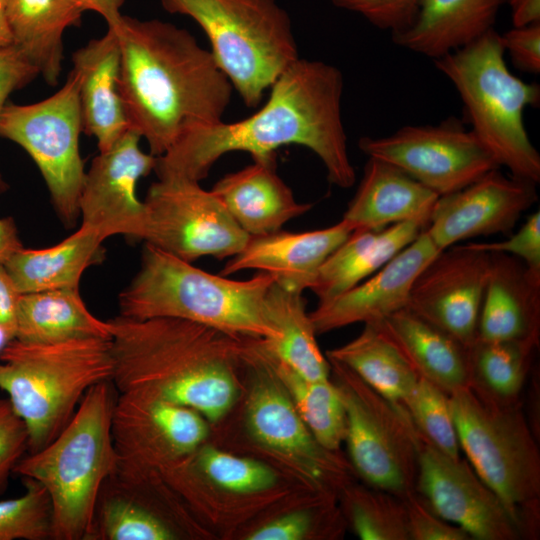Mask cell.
I'll use <instances>...</instances> for the list:
<instances>
[{"label": "cell", "mask_w": 540, "mask_h": 540, "mask_svg": "<svg viewBox=\"0 0 540 540\" xmlns=\"http://www.w3.org/2000/svg\"><path fill=\"white\" fill-rule=\"evenodd\" d=\"M114 392L111 381L92 386L62 431L14 468L46 489L53 540H88L101 486L118 466L111 432Z\"/></svg>", "instance_id": "5b68a950"}, {"label": "cell", "mask_w": 540, "mask_h": 540, "mask_svg": "<svg viewBox=\"0 0 540 540\" xmlns=\"http://www.w3.org/2000/svg\"><path fill=\"white\" fill-rule=\"evenodd\" d=\"M266 304L277 335L273 338L248 337L251 347L307 380L330 379V363L317 344V334L302 293L287 290L274 282Z\"/></svg>", "instance_id": "f1b7e54d"}, {"label": "cell", "mask_w": 540, "mask_h": 540, "mask_svg": "<svg viewBox=\"0 0 540 540\" xmlns=\"http://www.w3.org/2000/svg\"><path fill=\"white\" fill-rule=\"evenodd\" d=\"M192 468L223 490L233 493L265 491L276 483V474L267 465L235 456L210 446L193 454Z\"/></svg>", "instance_id": "74e56055"}, {"label": "cell", "mask_w": 540, "mask_h": 540, "mask_svg": "<svg viewBox=\"0 0 540 540\" xmlns=\"http://www.w3.org/2000/svg\"><path fill=\"white\" fill-rule=\"evenodd\" d=\"M536 186L494 169L458 191L439 196L426 232L440 250L471 238L508 233L537 202Z\"/></svg>", "instance_id": "ac0fdd59"}, {"label": "cell", "mask_w": 540, "mask_h": 540, "mask_svg": "<svg viewBox=\"0 0 540 540\" xmlns=\"http://www.w3.org/2000/svg\"><path fill=\"white\" fill-rule=\"evenodd\" d=\"M82 131L79 75L74 69L49 98L29 105L6 103L0 115V137L17 143L33 159L67 227L80 216L86 173L79 150Z\"/></svg>", "instance_id": "8fae6325"}, {"label": "cell", "mask_w": 540, "mask_h": 540, "mask_svg": "<svg viewBox=\"0 0 540 540\" xmlns=\"http://www.w3.org/2000/svg\"><path fill=\"white\" fill-rule=\"evenodd\" d=\"M438 197L392 164L368 157L361 182L342 219L354 230H380L412 220L429 222Z\"/></svg>", "instance_id": "484cf974"}, {"label": "cell", "mask_w": 540, "mask_h": 540, "mask_svg": "<svg viewBox=\"0 0 540 540\" xmlns=\"http://www.w3.org/2000/svg\"><path fill=\"white\" fill-rule=\"evenodd\" d=\"M511 9L513 26L540 22V0H505Z\"/></svg>", "instance_id": "c3c4849f"}, {"label": "cell", "mask_w": 540, "mask_h": 540, "mask_svg": "<svg viewBox=\"0 0 540 540\" xmlns=\"http://www.w3.org/2000/svg\"><path fill=\"white\" fill-rule=\"evenodd\" d=\"M158 472L117 469L101 486L88 540H174L178 527L153 505Z\"/></svg>", "instance_id": "7402d4cb"}, {"label": "cell", "mask_w": 540, "mask_h": 540, "mask_svg": "<svg viewBox=\"0 0 540 540\" xmlns=\"http://www.w3.org/2000/svg\"><path fill=\"white\" fill-rule=\"evenodd\" d=\"M538 344L533 340L485 341L476 337L468 348L472 380L496 398L515 400Z\"/></svg>", "instance_id": "e575fe53"}, {"label": "cell", "mask_w": 540, "mask_h": 540, "mask_svg": "<svg viewBox=\"0 0 540 540\" xmlns=\"http://www.w3.org/2000/svg\"><path fill=\"white\" fill-rule=\"evenodd\" d=\"M490 255L477 337L485 341L539 342L540 272L512 255Z\"/></svg>", "instance_id": "44dd1931"}, {"label": "cell", "mask_w": 540, "mask_h": 540, "mask_svg": "<svg viewBox=\"0 0 540 540\" xmlns=\"http://www.w3.org/2000/svg\"><path fill=\"white\" fill-rule=\"evenodd\" d=\"M111 339L56 343L12 339L0 351V389L28 432V451L49 444L74 415L86 392L111 381Z\"/></svg>", "instance_id": "8992f818"}, {"label": "cell", "mask_w": 540, "mask_h": 540, "mask_svg": "<svg viewBox=\"0 0 540 540\" xmlns=\"http://www.w3.org/2000/svg\"><path fill=\"white\" fill-rule=\"evenodd\" d=\"M22 247L14 220L11 217L0 218V263L4 264Z\"/></svg>", "instance_id": "f907efd6"}, {"label": "cell", "mask_w": 540, "mask_h": 540, "mask_svg": "<svg viewBox=\"0 0 540 540\" xmlns=\"http://www.w3.org/2000/svg\"><path fill=\"white\" fill-rule=\"evenodd\" d=\"M358 146L368 157L392 164L438 196L500 168L475 133L456 119L407 125L385 137H362Z\"/></svg>", "instance_id": "4fadbf2b"}, {"label": "cell", "mask_w": 540, "mask_h": 540, "mask_svg": "<svg viewBox=\"0 0 540 540\" xmlns=\"http://www.w3.org/2000/svg\"><path fill=\"white\" fill-rule=\"evenodd\" d=\"M347 514L362 540H410L402 498L370 486L345 490Z\"/></svg>", "instance_id": "d590c367"}, {"label": "cell", "mask_w": 540, "mask_h": 540, "mask_svg": "<svg viewBox=\"0 0 540 540\" xmlns=\"http://www.w3.org/2000/svg\"><path fill=\"white\" fill-rule=\"evenodd\" d=\"M275 158L253 159L252 164L223 176L211 189L249 236L281 230L312 207L295 199L276 172Z\"/></svg>", "instance_id": "cb8c5ba5"}, {"label": "cell", "mask_w": 540, "mask_h": 540, "mask_svg": "<svg viewBox=\"0 0 540 540\" xmlns=\"http://www.w3.org/2000/svg\"><path fill=\"white\" fill-rule=\"evenodd\" d=\"M441 250L426 228L370 277L309 312L316 334L355 323H375L406 308L412 285Z\"/></svg>", "instance_id": "d6986e66"}, {"label": "cell", "mask_w": 540, "mask_h": 540, "mask_svg": "<svg viewBox=\"0 0 540 540\" xmlns=\"http://www.w3.org/2000/svg\"><path fill=\"white\" fill-rule=\"evenodd\" d=\"M144 203L143 241L187 262L204 256L232 257L249 238L200 182L158 179L149 187Z\"/></svg>", "instance_id": "7c38bea8"}, {"label": "cell", "mask_w": 540, "mask_h": 540, "mask_svg": "<svg viewBox=\"0 0 540 540\" xmlns=\"http://www.w3.org/2000/svg\"><path fill=\"white\" fill-rule=\"evenodd\" d=\"M38 75V69L15 45L0 49V115L9 95L29 84ZM7 188L0 172V193Z\"/></svg>", "instance_id": "ee69618b"}, {"label": "cell", "mask_w": 540, "mask_h": 540, "mask_svg": "<svg viewBox=\"0 0 540 540\" xmlns=\"http://www.w3.org/2000/svg\"><path fill=\"white\" fill-rule=\"evenodd\" d=\"M371 324L419 378L448 395L471 382L469 347L407 307Z\"/></svg>", "instance_id": "d4e9b609"}, {"label": "cell", "mask_w": 540, "mask_h": 540, "mask_svg": "<svg viewBox=\"0 0 540 540\" xmlns=\"http://www.w3.org/2000/svg\"><path fill=\"white\" fill-rule=\"evenodd\" d=\"M275 279L265 272L248 280L214 275L145 243L141 264L120 293V316L175 318L250 338H273L266 299Z\"/></svg>", "instance_id": "277c9868"}, {"label": "cell", "mask_w": 540, "mask_h": 540, "mask_svg": "<svg viewBox=\"0 0 540 540\" xmlns=\"http://www.w3.org/2000/svg\"><path fill=\"white\" fill-rule=\"evenodd\" d=\"M98 233L80 226L60 243L48 248H20L4 266L21 294L78 288L83 272L104 257Z\"/></svg>", "instance_id": "4dcf8cb0"}, {"label": "cell", "mask_w": 540, "mask_h": 540, "mask_svg": "<svg viewBox=\"0 0 540 540\" xmlns=\"http://www.w3.org/2000/svg\"><path fill=\"white\" fill-rule=\"evenodd\" d=\"M346 412L351 463L371 487L404 498L415 491L422 438L404 407L346 366L328 360Z\"/></svg>", "instance_id": "30bf717a"}, {"label": "cell", "mask_w": 540, "mask_h": 540, "mask_svg": "<svg viewBox=\"0 0 540 540\" xmlns=\"http://www.w3.org/2000/svg\"><path fill=\"white\" fill-rule=\"evenodd\" d=\"M401 405L423 441L448 456L460 457L461 448L447 393L419 378Z\"/></svg>", "instance_id": "8d00e7d4"}, {"label": "cell", "mask_w": 540, "mask_h": 540, "mask_svg": "<svg viewBox=\"0 0 540 540\" xmlns=\"http://www.w3.org/2000/svg\"><path fill=\"white\" fill-rule=\"evenodd\" d=\"M84 11L91 10L100 14L108 27H116L121 19L120 9L125 0H77Z\"/></svg>", "instance_id": "681fc988"}, {"label": "cell", "mask_w": 540, "mask_h": 540, "mask_svg": "<svg viewBox=\"0 0 540 540\" xmlns=\"http://www.w3.org/2000/svg\"><path fill=\"white\" fill-rule=\"evenodd\" d=\"M468 244L485 252L512 255L530 269L540 272V212L532 213L518 231L503 241Z\"/></svg>", "instance_id": "7bdbcfd3"}, {"label": "cell", "mask_w": 540, "mask_h": 540, "mask_svg": "<svg viewBox=\"0 0 540 540\" xmlns=\"http://www.w3.org/2000/svg\"><path fill=\"white\" fill-rule=\"evenodd\" d=\"M491 255L468 243L441 250L416 277L407 308L469 347L478 321Z\"/></svg>", "instance_id": "e0dca14e"}, {"label": "cell", "mask_w": 540, "mask_h": 540, "mask_svg": "<svg viewBox=\"0 0 540 540\" xmlns=\"http://www.w3.org/2000/svg\"><path fill=\"white\" fill-rule=\"evenodd\" d=\"M340 9L363 16L375 27L400 31L413 21L421 0H331Z\"/></svg>", "instance_id": "ab89813d"}, {"label": "cell", "mask_w": 540, "mask_h": 540, "mask_svg": "<svg viewBox=\"0 0 540 540\" xmlns=\"http://www.w3.org/2000/svg\"><path fill=\"white\" fill-rule=\"evenodd\" d=\"M428 221L412 220L380 230H354L322 264L310 287L319 302L355 287L409 245Z\"/></svg>", "instance_id": "83f0119b"}, {"label": "cell", "mask_w": 540, "mask_h": 540, "mask_svg": "<svg viewBox=\"0 0 540 540\" xmlns=\"http://www.w3.org/2000/svg\"><path fill=\"white\" fill-rule=\"evenodd\" d=\"M21 293L3 263H0V327L15 338L17 311Z\"/></svg>", "instance_id": "7dc6e473"}, {"label": "cell", "mask_w": 540, "mask_h": 540, "mask_svg": "<svg viewBox=\"0 0 540 540\" xmlns=\"http://www.w3.org/2000/svg\"><path fill=\"white\" fill-rule=\"evenodd\" d=\"M313 528V516L300 510L283 515L253 531L248 540H300Z\"/></svg>", "instance_id": "bcb514c9"}, {"label": "cell", "mask_w": 540, "mask_h": 540, "mask_svg": "<svg viewBox=\"0 0 540 540\" xmlns=\"http://www.w3.org/2000/svg\"><path fill=\"white\" fill-rule=\"evenodd\" d=\"M12 338L9 333L0 327V351L5 347V345L11 341Z\"/></svg>", "instance_id": "f5cc1de1"}, {"label": "cell", "mask_w": 540, "mask_h": 540, "mask_svg": "<svg viewBox=\"0 0 540 540\" xmlns=\"http://www.w3.org/2000/svg\"><path fill=\"white\" fill-rule=\"evenodd\" d=\"M493 28L473 43L433 60L458 91L472 131L512 176L540 182V154L524 125L526 107L540 102V86L515 77Z\"/></svg>", "instance_id": "52a82bcc"}, {"label": "cell", "mask_w": 540, "mask_h": 540, "mask_svg": "<svg viewBox=\"0 0 540 540\" xmlns=\"http://www.w3.org/2000/svg\"><path fill=\"white\" fill-rule=\"evenodd\" d=\"M505 0H421L411 24L392 41L432 60L461 49L494 28Z\"/></svg>", "instance_id": "4316f807"}, {"label": "cell", "mask_w": 540, "mask_h": 540, "mask_svg": "<svg viewBox=\"0 0 540 540\" xmlns=\"http://www.w3.org/2000/svg\"><path fill=\"white\" fill-rule=\"evenodd\" d=\"M192 18L233 89L256 108L267 89L300 57L291 19L276 0H161Z\"/></svg>", "instance_id": "9c48e42d"}, {"label": "cell", "mask_w": 540, "mask_h": 540, "mask_svg": "<svg viewBox=\"0 0 540 540\" xmlns=\"http://www.w3.org/2000/svg\"><path fill=\"white\" fill-rule=\"evenodd\" d=\"M24 493L0 500V540L52 539V506L37 480L22 477Z\"/></svg>", "instance_id": "f35d334b"}, {"label": "cell", "mask_w": 540, "mask_h": 540, "mask_svg": "<svg viewBox=\"0 0 540 540\" xmlns=\"http://www.w3.org/2000/svg\"><path fill=\"white\" fill-rule=\"evenodd\" d=\"M86 338L111 339V329L108 320L89 311L78 288L21 294L15 339L56 343Z\"/></svg>", "instance_id": "1f68e13d"}, {"label": "cell", "mask_w": 540, "mask_h": 540, "mask_svg": "<svg viewBox=\"0 0 540 540\" xmlns=\"http://www.w3.org/2000/svg\"><path fill=\"white\" fill-rule=\"evenodd\" d=\"M7 1L8 0H0V49L13 44L6 14Z\"/></svg>", "instance_id": "816d5d0a"}, {"label": "cell", "mask_w": 540, "mask_h": 540, "mask_svg": "<svg viewBox=\"0 0 540 540\" xmlns=\"http://www.w3.org/2000/svg\"><path fill=\"white\" fill-rule=\"evenodd\" d=\"M247 348L260 358L280 380L297 412L315 438L326 450L336 452L346 437V412L338 387L330 379L307 380L287 367Z\"/></svg>", "instance_id": "836d02e7"}, {"label": "cell", "mask_w": 540, "mask_h": 540, "mask_svg": "<svg viewBox=\"0 0 540 540\" xmlns=\"http://www.w3.org/2000/svg\"><path fill=\"white\" fill-rule=\"evenodd\" d=\"M415 490L444 520L472 539L518 540L524 535L497 494L468 461L422 441Z\"/></svg>", "instance_id": "9a60e30c"}, {"label": "cell", "mask_w": 540, "mask_h": 540, "mask_svg": "<svg viewBox=\"0 0 540 540\" xmlns=\"http://www.w3.org/2000/svg\"><path fill=\"white\" fill-rule=\"evenodd\" d=\"M354 231L343 219L319 230L249 236L242 250L225 264L220 275L255 269L269 273L281 287L303 293L310 289L325 260Z\"/></svg>", "instance_id": "ffe728a7"}, {"label": "cell", "mask_w": 540, "mask_h": 540, "mask_svg": "<svg viewBox=\"0 0 540 540\" xmlns=\"http://www.w3.org/2000/svg\"><path fill=\"white\" fill-rule=\"evenodd\" d=\"M502 46L514 66L526 73L540 72V22L513 26L500 35Z\"/></svg>", "instance_id": "f6af8a7d"}, {"label": "cell", "mask_w": 540, "mask_h": 540, "mask_svg": "<svg viewBox=\"0 0 540 540\" xmlns=\"http://www.w3.org/2000/svg\"><path fill=\"white\" fill-rule=\"evenodd\" d=\"M119 93L129 127L156 157L186 132L223 121L233 87L186 29L122 16Z\"/></svg>", "instance_id": "7a4b0ae2"}, {"label": "cell", "mask_w": 540, "mask_h": 540, "mask_svg": "<svg viewBox=\"0 0 540 540\" xmlns=\"http://www.w3.org/2000/svg\"><path fill=\"white\" fill-rule=\"evenodd\" d=\"M141 135L129 128L99 152L85 173L80 198L81 226L107 239L124 235L144 240L146 207L136 195L140 178L154 171L157 157L140 149Z\"/></svg>", "instance_id": "2e32d148"}, {"label": "cell", "mask_w": 540, "mask_h": 540, "mask_svg": "<svg viewBox=\"0 0 540 540\" xmlns=\"http://www.w3.org/2000/svg\"><path fill=\"white\" fill-rule=\"evenodd\" d=\"M460 448L497 494L525 536L535 535L540 454L515 400L496 398L473 380L449 394Z\"/></svg>", "instance_id": "ba28073f"}, {"label": "cell", "mask_w": 540, "mask_h": 540, "mask_svg": "<svg viewBox=\"0 0 540 540\" xmlns=\"http://www.w3.org/2000/svg\"><path fill=\"white\" fill-rule=\"evenodd\" d=\"M28 451V432L8 399H0V495L19 460Z\"/></svg>", "instance_id": "b9f144b4"}, {"label": "cell", "mask_w": 540, "mask_h": 540, "mask_svg": "<svg viewBox=\"0 0 540 540\" xmlns=\"http://www.w3.org/2000/svg\"><path fill=\"white\" fill-rule=\"evenodd\" d=\"M343 87L337 67L299 58L274 82L268 100L254 114L186 132L157 157L154 172L159 180L200 182L226 153L244 151L252 159H267L276 157L282 146L300 145L320 158L330 183L350 188L356 173L342 120Z\"/></svg>", "instance_id": "6da1fadb"}, {"label": "cell", "mask_w": 540, "mask_h": 540, "mask_svg": "<svg viewBox=\"0 0 540 540\" xmlns=\"http://www.w3.org/2000/svg\"><path fill=\"white\" fill-rule=\"evenodd\" d=\"M410 540H469L460 527L440 517L416 490L402 498Z\"/></svg>", "instance_id": "60d3db41"}, {"label": "cell", "mask_w": 540, "mask_h": 540, "mask_svg": "<svg viewBox=\"0 0 540 540\" xmlns=\"http://www.w3.org/2000/svg\"><path fill=\"white\" fill-rule=\"evenodd\" d=\"M242 357L254 368L246 404V423L252 437L295 464L313 486L328 488L343 483L347 475L344 461L315 440L274 372L245 342Z\"/></svg>", "instance_id": "5bb4252c"}, {"label": "cell", "mask_w": 540, "mask_h": 540, "mask_svg": "<svg viewBox=\"0 0 540 540\" xmlns=\"http://www.w3.org/2000/svg\"><path fill=\"white\" fill-rule=\"evenodd\" d=\"M242 346L239 336L182 319L140 321L118 343L113 382L119 393L186 406L216 421L235 400L230 366Z\"/></svg>", "instance_id": "3957f363"}, {"label": "cell", "mask_w": 540, "mask_h": 540, "mask_svg": "<svg viewBox=\"0 0 540 540\" xmlns=\"http://www.w3.org/2000/svg\"><path fill=\"white\" fill-rule=\"evenodd\" d=\"M79 75L83 131L95 137L99 152L109 149L130 127L119 93L121 47L118 34L106 33L72 54Z\"/></svg>", "instance_id": "603a6c76"}, {"label": "cell", "mask_w": 540, "mask_h": 540, "mask_svg": "<svg viewBox=\"0 0 540 540\" xmlns=\"http://www.w3.org/2000/svg\"><path fill=\"white\" fill-rule=\"evenodd\" d=\"M83 12L77 0L7 1L13 45L50 86L58 84L62 71L64 31L80 26Z\"/></svg>", "instance_id": "f546056e"}, {"label": "cell", "mask_w": 540, "mask_h": 540, "mask_svg": "<svg viewBox=\"0 0 540 540\" xmlns=\"http://www.w3.org/2000/svg\"><path fill=\"white\" fill-rule=\"evenodd\" d=\"M328 360L354 372L390 401L402 404L419 377L397 349L371 323L350 342L327 351Z\"/></svg>", "instance_id": "d6a6232c"}]
</instances>
